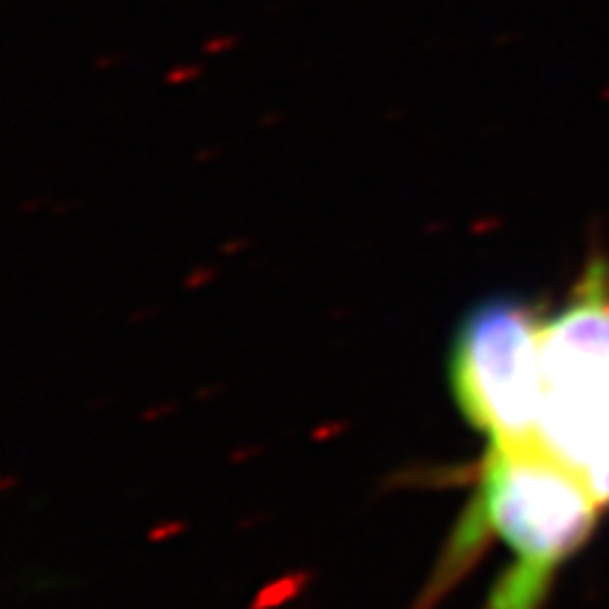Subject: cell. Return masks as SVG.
Wrapping results in <instances>:
<instances>
[{"label":"cell","mask_w":609,"mask_h":609,"mask_svg":"<svg viewBox=\"0 0 609 609\" xmlns=\"http://www.w3.org/2000/svg\"><path fill=\"white\" fill-rule=\"evenodd\" d=\"M545 322L522 299L494 297L480 302L454 333V401L491 443L536 440Z\"/></svg>","instance_id":"3957f363"},{"label":"cell","mask_w":609,"mask_h":609,"mask_svg":"<svg viewBox=\"0 0 609 609\" xmlns=\"http://www.w3.org/2000/svg\"><path fill=\"white\" fill-rule=\"evenodd\" d=\"M601 511L604 505L587 483L536 440L491 443L474 500L426 587V601L449 590L480 547L497 536L514 562L497 578L485 609H542L556 573L587 545Z\"/></svg>","instance_id":"6da1fadb"},{"label":"cell","mask_w":609,"mask_h":609,"mask_svg":"<svg viewBox=\"0 0 609 609\" xmlns=\"http://www.w3.org/2000/svg\"><path fill=\"white\" fill-rule=\"evenodd\" d=\"M536 443L609 505V263L584 268L542 333Z\"/></svg>","instance_id":"7a4b0ae2"}]
</instances>
